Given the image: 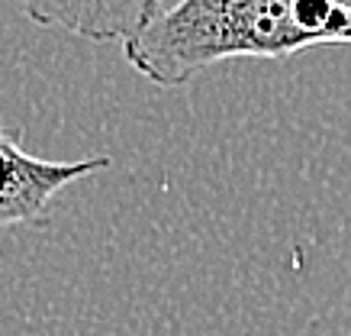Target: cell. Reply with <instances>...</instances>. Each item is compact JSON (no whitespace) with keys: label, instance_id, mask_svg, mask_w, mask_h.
I'll use <instances>...</instances> for the list:
<instances>
[{"label":"cell","instance_id":"6da1fadb","mask_svg":"<svg viewBox=\"0 0 351 336\" xmlns=\"http://www.w3.org/2000/svg\"><path fill=\"white\" fill-rule=\"evenodd\" d=\"M313 49L293 0H178L123 43L132 71L155 87H184L226 58H290Z\"/></svg>","mask_w":351,"mask_h":336},{"label":"cell","instance_id":"7a4b0ae2","mask_svg":"<svg viewBox=\"0 0 351 336\" xmlns=\"http://www.w3.org/2000/svg\"><path fill=\"white\" fill-rule=\"evenodd\" d=\"M110 165V155H87L75 162L39 159L0 123V236L20 227H49L55 194L84 181L87 175L107 172Z\"/></svg>","mask_w":351,"mask_h":336},{"label":"cell","instance_id":"3957f363","mask_svg":"<svg viewBox=\"0 0 351 336\" xmlns=\"http://www.w3.org/2000/svg\"><path fill=\"white\" fill-rule=\"evenodd\" d=\"M23 16L45 30H64L90 43H126L145 30L165 0H13Z\"/></svg>","mask_w":351,"mask_h":336},{"label":"cell","instance_id":"277c9868","mask_svg":"<svg viewBox=\"0 0 351 336\" xmlns=\"http://www.w3.org/2000/svg\"><path fill=\"white\" fill-rule=\"evenodd\" d=\"M341 43L351 45V10H348V26H345V36H341Z\"/></svg>","mask_w":351,"mask_h":336}]
</instances>
